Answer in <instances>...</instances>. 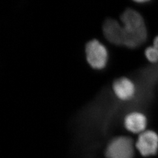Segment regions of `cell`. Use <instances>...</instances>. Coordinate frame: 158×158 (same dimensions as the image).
Returning <instances> with one entry per match:
<instances>
[{
	"label": "cell",
	"instance_id": "30bf717a",
	"mask_svg": "<svg viewBox=\"0 0 158 158\" xmlns=\"http://www.w3.org/2000/svg\"><path fill=\"white\" fill-rule=\"evenodd\" d=\"M148 1H146V0H145V1H135V2H138V3H145V2L146 3V2H148Z\"/></svg>",
	"mask_w": 158,
	"mask_h": 158
},
{
	"label": "cell",
	"instance_id": "5b68a950",
	"mask_svg": "<svg viewBox=\"0 0 158 158\" xmlns=\"http://www.w3.org/2000/svg\"><path fill=\"white\" fill-rule=\"evenodd\" d=\"M136 147L144 156L155 155L158 149V135L153 131H145L139 136Z\"/></svg>",
	"mask_w": 158,
	"mask_h": 158
},
{
	"label": "cell",
	"instance_id": "ba28073f",
	"mask_svg": "<svg viewBox=\"0 0 158 158\" xmlns=\"http://www.w3.org/2000/svg\"><path fill=\"white\" fill-rule=\"evenodd\" d=\"M145 56L147 60L152 64L158 63V49L154 46H150L145 50Z\"/></svg>",
	"mask_w": 158,
	"mask_h": 158
},
{
	"label": "cell",
	"instance_id": "7a4b0ae2",
	"mask_svg": "<svg viewBox=\"0 0 158 158\" xmlns=\"http://www.w3.org/2000/svg\"><path fill=\"white\" fill-rule=\"evenodd\" d=\"M85 55L89 64L94 69L102 70L107 64V49L98 40H91L86 44Z\"/></svg>",
	"mask_w": 158,
	"mask_h": 158
},
{
	"label": "cell",
	"instance_id": "6da1fadb",
	"mask_svg": "<svg viewBox=\"0 0 158 158\" xmlns=\"http://www.w3.org/2000/svg\"><path fill=\"white\" fill-rule=\"evenodd\" d=\"M124 30V44L131 49L143 44L148 39V31L143 17L134 9H127L121 17Z\"/></svg>",
	"mask_w": 158,
	"mask_h": 158
},
{
	"label": "cell",
	"instance_id": "52a82bcc",
	"mask_svg": "<svg viewBox=\"0 0 158 158\" xmlns=\"http://www.w3.org/2000/svg\"><path fill=\"white\" fill-rule=\"evenodd\" d=\"M148 119L144 113L133 111L128 113L124 118V124L125 128L134 134H141L147 128Z\"/></svg>",
	"mask_w": 158,
	"mask_h": 158
},
{
	"label": "cell",
	"instance_id": "3957f363",
	"mask_svg": "<svg viewBox=\"0 0 158 158\" xmlns=\"http://www.w3.org/2000/svg\"><path fill=\"white\" fill-rule=\"evenodd\" d=\"M105 155L106 158H133L132 140L124 136L115 138L108 145Z\"/></svg>",
	"mask_w": 158,
	"mask_h": 158
},
{
	"label": "cell",
	"instance_id": "9c48e42d",
	"mask_svg": "<svg viewBox=\"0 0 158 158\" xmlns=\"http://www.w3.org/2000/svg\"><path fill=\"white\" fill-rule=\"evenodd\" d=\"M153 45L155 46L158 49V35L155 36V38H154L153 41Z\"/></svg>",
	"mask_w": 158,
	"mask_h": 158
},
{
	"label": "cell",
	"instance_id": "277c9868",
	"mask_svg": "<svg viewBox=\"0 0 158 158\" xmlns=\"http://www.w3.org/2000/svg\"><path fill=\"white\" fill-rule=\"evenodd\" d=\"M113 90L119 100L128 102L135 97L137 88L135 83L132 79L127 77H121L114 81Z\"/></svg>",
	"mask_w": 158,
	"mask_h": 158
},
{
	"label": "cell",
	"instance_id": "8992f818",
	"mask_svg": "<svg viewBox=\"0 0 158 158\" xmlns=\"http://www.w3.org/2000/svg\"><path fill=\"white\" fill-rule=\"evenodd\" d=\"M103 33L106 39L117 45L124 44V30L122 25L114 19H107L103 25Z\"/></svg>",
	"mask_w": 158,
	"mask_h": 158
}]
</instances>
